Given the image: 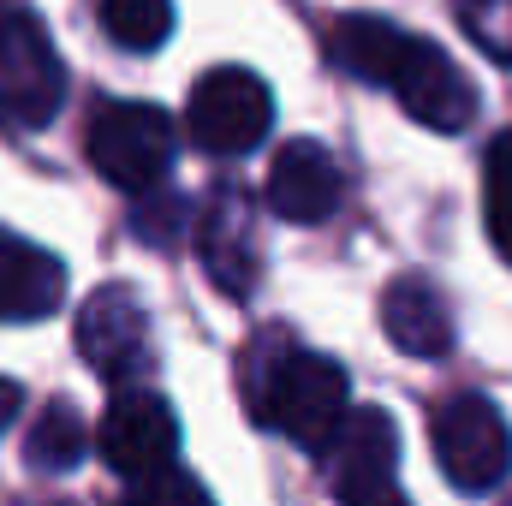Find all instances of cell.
<instances>
[{
  "mask_svg": "<svg viewBox=\"0 0 512 506\" xmlns=\"http://www.w3.org/2000/svg\"><path fill=\"white\" fill-rule=\"evenodd\" d=\"M382 334L405 358H447L453 352V310L435 280L399 274L382 292Z\"/></svg>",
  "mask_w": 512,
  "mask_h": 506,
  "instance_id": "obj_12",
  "label": "cell"
},
{
  "mask_svg": "<svg viewBox=\"0 0 512 506\" xmlns=\"http://www.w3.org/2000/svg\"><path fill=\"white\" fill-rule=\"evenodd\" d=\"M102 30L131 54H149L173 36V0H102Z\"/></svg>",
  "mask_w": 512,
  "mask_h": 506,
  "instance_id": "obj_16",
  "label": "cell"
},
{
  "mask_svg": "<svg viewBox=\"0 0 512 506\" xmlns=\"http://www.w3.org/2000/svg\"><path fill=\"white\" fill-rule=\"evenodd\" d=\"M405 36H411V30H399V24H387V18L352 12V18H334L328 54H334L340 72H352V78H364V84H387V72H393Z\"/></svg>",
  "mask_w": 512,
  "mask_h": 506,
  "instance_id": "obj_14",
  "label": "cell"
},
{
  "mask_svg": "<svg viewBox=\"0 0 512 506\" xmlns=\"http://www.w3.org/2000/svg\"><path fill=\"white\" fill-rule=\"evenodd\" d=\"M429 435H435V465H441V477L459 495H489V489L507 483L512 429H507V417H501L495 399H483V393L441 399L435 417H429Z\"/></svg>",
  "mask_w": 512,
  "mask_h": 506,
  "instance_id": "obj_2",
  "label": "cell"
},
{
  "mask_svg": "<svg viewBox=\"0 0 512 506\" xmlns=\"http://www.w3.org/2000/svg\"><path fill=\"white\" fill-rule=\"evenodd\" d=\"M120 506H215V501H209V489H203L197 477H185V471L173 465V471H161V477L131 483Z\"/></svg>",
  "mask_w": 512,
  "mask_h": 506,
  "instance_id": "obj_19",
  "label": "cell"
},
{
  "mask_svg": "<svg viewBox=\"0 0 512 506\" xmlns=\"http://www.w3.org/2000/svg\"><path fill=\"white\" fill-rule=\"evenodd\" d=\"M197 256H203V274L227 298H251L262 256H256V209L239 185L209 191V203L197 215Z\"/></svg>",
  "mask_w": 512,
  "mask_h": 506,
  "instance_id": "obj_10",
  "label": "cell"
},
{
  "mask_svg": "<svg viewBox=\"0 0 512 506\" xmlns=\"http://www.w3.org/2000/svg\"><path fill=\"white\" fill-rule=\"evenodd\" d=\"M18 405H24V393H18V381L0 376V435H6V423L18 417Z\"/></svg>",
  "mask_w": 512,
  "mask_h": 506,
  "instance_id": "obj_21",
  "label": "cell"
},
{
  "mask_svg": "<svg viewBox=\"0 0 512 506\" xmlns=\"http://www.w3.org/2000/svg\"><path fill=\"white\" fill-rule=\"evenodd\" d=\"M382 90H393L399 108L429 131H465L477 120V84L459 72V60L447 48H435L423 36H405Z\"/></svg>",
  "mask_w": 512,
  "mask_h": 506,
  "instance_id": "obj_6",
  "label": "cell"
},
{
  "mask_svg": "<svg viewBox=\"0 0 512 506\" xmlns=\"http://www.w3.org/2000/svg\"><path fill=\"white\" fill-rule=\"evenodd\" d=\"M268 209L280 215V221H298V227H316V221H328L334 209H340V197H346V173H340V161L316 143V137H292V143H280L274 149V161H268Z\"/></svg>",
  "mask_w": 512,
  "mask_h": 506,
  "instance_id": "obj_11",
  "label": "cell"
},
{
  "mask_svg": "<svg viewBox=\"0 0 512 506\" xmlns=\"http://www.w3.org/2000/svg\"><path fill=\"white\" fill-rule=\"evenodd\" d=\"M459 24L495 60H512V0H459Z\"/></svg>",
  "mask_w": 512,
  "mask_h": 506,
  "instance_id": "obj_18",
  "label": "cell"
},
{
  "mask_svg": "<svg viewBox=\"0 0 512 506\" xmlns=\"http://www.w3.org/2000/svg\"><path fill=\"white\" fill-rule=\"evenodd\" d=\"M483 227L489 245L512 262V131H501L483 155Z\"/></svg>",
  "mask_w": 512,
  "mask_h": 506,
  "instance_id": "obj_17",
  "label": "cell"
},
{
  "mask_svg": "<svg viewBox=\"0 0 512 506\" xmlns=\"http://www.w3.org/2000/svg\"><path fill=\"white\" fill-rule=\"evenodd\" d=\"M96 453L131 483L173 471V459H179V417H173V405L161 393H143V387L114 393V405L96 423Z\"/></svg>",
  "mask_w": 512,
  "mask_h": 506,
  "instance_id": "obj_7",
  "label": "cell"
},
{
  "mask_svg": "<svg viewBox=\"0 0 512 506\" xmlns=\"http://www.w3.org/2000/svg\"><path fill=\"white\" fill-rule=\"evenodd\" d=\"M251 405L262 423H274L292 447L322 453L334 441V429L346 423L352 399H346V370L322 352H298V346H274L268 376L251 387Z\"/></svg>",
  "mask_w": 512,
  "mask_h": 506,
  "instance_id": "obj_1",
  "label": "cell"
},
{
  "mask_svg": "<svg viewBox=\"0 0 512 506\" xmlns=\"http://www.w3.org/2000/svg\"><path fill=\"white\" fill-rule=\"evenodd\" d=\"M84 453H90V423H84L66 399H48L42 417H36L30 435H24V465H30V471H72Z\"/></svg>",
  "mask_w": 512,
  "mask_h": 506,
  "instance_id": "obj_15",
  "label": "cell"
},
{
  "mask_svg": "<svg viewBox=\"0 0 512 506\" xmlns=\"http://www.w3.org/2000/svg\"><path fill=\"white\" fill-rule=\"evenodd\" d=\"M90 167L120 191H155L173 167V120L149 102H108L84 131Z\"/></svg>",
  "mask_w": 512,
  "mask_h": 506,
  "instance_id": "obj_4",
  "label": "cell"
},
{
  "mask_svg": "<svg viewBox=\"0 0 512 506\" xmlns=\"http://www.w3.org/2000/svg\"><path fill=\"white\" fill-rule=\"evenodd\" d=\"M66 298V262L42 245L0 233V322H42Z\"/></svg>",
  "mask_w": 512,
  "mask_h": 506,
  "instance_id": "obj_13",
  "label": "cell"
},
{
  "mask_svg": "<svg viewBox=\"0 0 512 506\" xmlns=\"http://www.w3.org/2000/svg\"><path fill=\"white\" fill-rule=\"evenodd\" d=\"M185 126H191V143L203 155H251L274 126V96L245 66H215L197 78Z\"/></svg>",
  "mask_w": 512,
  "mask_h": 506,
  "instance_id": "obj_5",
  "label": "cell"
},
{
  "mask_svg": "<svg viewBox=\"0 0 512 506\" xmlns=\"http://www.w3.org/2000/svg\"><path fill=\"white\" fill-rule=\"evenodd\" d=\"M78 358L108 381H131L149 358V316L131 286H96L90 304L78 310Z\"/></svg>",
  "mask_w": 512,
  "mask_h": 506,
  "instance_id": "obj_9",
  "label": "cell"
},
{
  "mask_svg": "<svg viewBox=\"0 0 512 506\" xmlns=\"http://www.w3.org/2000/svg\"><path fill=\"white\" fill-rule=\"evenodd\" d=\"M131 227H143V233H149V239L167 251V245H173V233L185 227V209H173V203L161 209L155 197H143V203H137V215H131Z\"/></svg>",
  "mask_w": 512,
  "mask_h": 506,
  "instance_id": "obj_20",
  "label": "cell"
},
{
  "mask_svg": "<svg viewBox=\"0 0 512 506\" xmlns=\"http://www.w3.org/2000/svg\"><path fill=\"white\" fill-rule=\"evenodd\" d=\"M358 506H405V501H399V495L387 489V495H376V501H358Z\"/></svg>",
  "mask_w": 512,
  "mask_h": 506,
  "instance_id": "obj_22",
  "label": "cell"
},
{
  "mask_svg": "<svg viewBox=\"0 0 512 506\" xmlns=\"http://www.w3.org/2000/svg\"><path fill=\"white\" fill-rule=\"evenodd\" d=\"M328 459V489L340 506L376 501L393 489V471H399V435H393V417L376 405H352L346 423L334 429V441L322 447Z\"/></svg>",
  "mask_w": 512,
  "mask_h": 506,
  "instance_id": "obj_8",
  "label": "cell"
},
{
  "mask_svg": "<svg viewBox=\"0 0 512 506\" xmlns=\"http://www.w3.org/2000/svg\"><path fill=\"white\" fill-rule=\"evenodd\" d=\"M66 96V66L54 36L24 0H0V114L18 126H48Z\"/></svg>",
  "mask_w": 512,
  "mask_h": 506,
  "instance_id": "obj_3",
  "label": "cell"
}]
</instances>
